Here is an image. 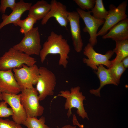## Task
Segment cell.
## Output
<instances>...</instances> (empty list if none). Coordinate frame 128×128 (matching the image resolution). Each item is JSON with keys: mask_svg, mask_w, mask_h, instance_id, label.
Masks as SVG:
<instances>
[{"mask_svg": "<svg viewBox=\"0 0 128 128\" xmlns=\"http://www.w3.org/2000/svg\"><path fill=\"white\" fill-rule=\"evenodd\" d=\"M93 48L89 43L85 47L83 53L88 58H83V63L94 71L97 70L98 66L100 65L105 66L108 69L110 68L111 65L110 59L114 53L113 50H109L103 55L96 52Z\"/></svg>", "mask_w": 128, "mask_h": 128, "instance_id": "ba28073f", "label": "cell"}, {"mask_svg": "<svg viewBox=\"0 0 128 128\" xmlns=\"http://www.w3.org/2000/svg\"><path fill=\"white\" fill-rule=\"evenodd\" d=\"M50 4L51 8L46 15L42 20L41 24L44 25L52 17L55 18L58 24L61 27L67 28L69 23L68 12L66 6L56 0H52Z\"/></svg>", "mask_w": 128, "mask_h": 128, "instance_id": "8fae6325", "label": "cell"}, {"mask_svg": "<svg viewBox=\"0 0 128 128\" xmlns=\"http://www.w3.org/2000/svg\"><path fill=\"white\" fill-rule=\"evenodd\" d=\"M73 124L74 125H77L79 128H84L83 125L81 124L78 122L76 116L74 114L73 115Z\"/></svg>", "mask_w": 128, "mask_h": 128, "instance_id": "83f0119b", "label": "cell"}, {"mask_svg": "<svg viewBox=\"0 0 128 128\" xmlns=\"http://www.w3.org/2000/svg\"><path fill=\"white\" fill-rule=\"evenodd\" d=\"M102 36L104 39L111 38L114 41L128 39V19L121 21L111 27Z\"/></svg>", "mask_w": 128, "mask_h": 128, "instance_id": "e0dca14e", "label": "cell"}, {"mask_svg": "<svg viewBox=\"0 0 128 128\" xmlns=\"http://www.w3.org/2000/svg\"><path fill=\"white\" fill-rule=\"evenodd\" d=\"M12 47L28 55H39L42 47L38 27H33L24 34L20 42Z\"/></svg>", "mask_w": 128, "mask_h": 128, "instance_id": "5b68a950", "label": "cell"}, {"mask_svg": "<svg viewBox=\"0 0 128 128\" xmlns=\"http://www.w3.org/2000/svg\"><path fill=\"white\" fill-rule=\"evenodd\" d=\"M37 61L35 58L12 47L0 57V70L6 71L19 69L23 64L31 66L35 64Z\"/></svg>", "mask_w": 128, "mask_h": 128, "instance_id": "3957f363", "label": "cell"}, {"mask_svg": "<svg viewBox=\"0 0 128 128\" xmlns=\"http://www.w3.org/2000/svg\"><path fill=\"white\" fill-rule=\"evenodd\" d=\"M13 114L12 109L8 107L7 104L3 101L0 102V118H7Z\"/></svg>", "mask_w": 128, "mask_h": 128, "instance_id": "d4e9b609", "label": "cell"}, {"mask_svg": "<svg viewBox=\"0 0 128 128\" xmlns=\"http://www.w3.org/2000/svg\"><path fill=\"white\" fill-rule=\"evenodd\" d=\"M13 73L12 70H0V90L2 93L17 94L21 92Z\"/></svg>", "mask_w": 128, "mask_h": 128, "instance_id": "5bb4252c", "label": "cell"}, {"mask_svg": "<svg viewBox=\"0 0 128 128\" xmlns=\"http://www.w3.org/2000/svg\"><path fill=\"white\" fill-rule=\"evenodd\" d=\"M32 5V3L25 2L23 0L16 3L15 8L10 14H2V21L0 23V30L8 24L13 23L15 26L17 22L20 19L22 14L26 11L28 10Z\"/></svg>", "mask_w": 128, "mask_h": 128, "instance_id": "9a60e30c", "label": "cell"}, {"mask_svg": "<svg viewBox=\"0 0 128 128\" xmlns=\"http://www.w3.org/2000/svg\"><path fill=\"white\" fill-rule=\"evenodd\" d=\"M15 78L22 90L32 89L36 85L39 75V68L35 64L28 66L23 64L19 69H12Z\"/></svg>", "mask_w": 128, "mask_h": 128, "instance_id": "52a82bcc", "label": "cell"}, {"mask_svg": "<svg viewBox=\"0 0 128 128\" xmlns=\"http://www.w3.org/2000/svg\"><path fill=\"white\" fill-rule=\"evenodd\" d=\"M2 92L0 90V100L2 101Z\"/></svg>", "mask_w": 128, "mask_h": 128, "instance_id": "4dcf8cb0", "label": "cell"}, {"mask_svg": "<svg viewBox=\"0 0 128 128\" xmlns=\"http://www.w3.org/2000/svg\"><path fill=\"white\" fill-rule=\"evenodd\" d=\"M0 128H23L21 124L9 119L0 118Z\"/></svg>", "mask_w": 128, "mask_h": 128, "instance_id": "4316f807", "label": "cell"}, {"mask_svg": "<svg viewBox=\"0 0 128 128\" xmlns=\"http://www.w3.org/2000/svg\"><path fill=\"white\" fill-rule=\"evenodd\" d=\"M127 2L125 0L121 3L117 7L110 4L107 17L103 26L97 33V36H103L114 25L122 20L127 18L126 10Z\"/></svg>", "mask_w": 128, "mask_h": 128, "instance_id": "9c48e42d", "label": "cell"}, {"mask_svg": "<svg viewBox=\"0 0 128 128\" xmlns=\"http://www.w3.org/2000/svg\"><path fill=\"white\" fill-rule=\"evenodd\" d=\"M20 99L27 117L40 116L43 114L44 108L39 103L38 93L36 88L21 90Z\"/></svg>", "mask_w": 128, "mask_h": 128, "instance_id": "277c9868", "label": "cell"}, {"mask_svg": "<svg viewBox=\"0 0 128 128\" xmlns=\"http://www.w3.org/2000/svg\"><path fill=\"white\" fill-rule=\"evenodd\" d=\"M16 3L15 0H1L0 1V12L5 14L6 9L10 8L12 10L15 7Z\"/></svg>", "mask_w": 128, "mask_h": 128, "instance_id": "484cf974", "label": "cell"}, {"mask_svg": "<svg viewBox=\"0 0 128 128\" xmlns=\"http://www.w3.org/2000/svg\"><path fill=\"white\" fill-rule=\"evenodd\" d=\"M108 69L113 78L119 84L121 77L126 69L122 62L112 65Z\"/></svg>", "mask_w": 128, "mask_h": 128, "instance_id": "603a6c76", "label": "cell"}, {"mask_svg": "<svg viewBox=\"0 0 128 128\" xmlns=\"http://www.w3.org/2000/svg\"><path fill=\"white\" fill-rule=\"evenodd\" d=\"M91 13L95 18L99 19L106 18L108 14V11L105 8L102 0H96L94 7L91 9Z\"/></svg>", "mask_w": 128, "mask_h": 128, "instance_id": "44dd1931", "label": "cell"}, {"mask_svg": "<svg viewBox=\"0 0 128 128\" xmlns=\"http://www.w3.org/2000/svg\"><path fill=\"white\" fill-rule=\"evenodd\" d=\"M95 71L99 79L100 85L97 89L90 90L89 92L91 94L96 96L100 97V91L105 85L112 84L117 86L119 85L112 76L109 69L105 68L103 65H99L98 66L97 70Z\"/></svg>", "mask_w": 128, "mask_h": 128, "instance_id": "2e32d148", "label": "cell"}, {"mask_svg": "<svg viewBox=\"0 0 128 128\" xmlns=\"http://www.w3.org/2000/svg\"><path fill=\"white\" fill-rule=\"evenodd\" d=\"M70 50V47L67 40L62 35L58 34L52 31L44 43L39 55L41 62L43 63L48 55L59 54V64L66 68Z\"/></svg>", "mask_w": 128, "mask_h": 128, "instance_id": "6da1fadb", "label": "cell"}, {"mask_svg": "<svg viewBox=\"0 0 128 128\" xmlns=\"http://www.w3.org/2000/svg\"><path fill=\"white\" fill-rule=\"evenodd\" d=\"M124 67L126 69L128 67V56L124 58L121 61Z\"/></svg>", "mask_w": 128, "mask_h": 128, "instance_id": "f1b7e54d", "label": "cell"}, {"mask_svg": "<svg viewBox=\"0 0 128 128\" xmlns=\"http://www.w3.org/2000/svg\"><path fill=\"white\" fill-rule=\"evenodd\" d=\"M37 20L31 15L23 20L20 19L16 23L15 26H18L20 28V32L25 34L31 30L34 27V24Z\"/></svg>", "mask_w": 128, "mask_h": 128, "instance_id": "7402d4cb", "label": "cell"}, {"mask_svg": "<svg viewBox=\"0 0 128 128\" xmlns=\"http://www.w3.org/2000/svg\"><path fill=\"white\" fill-rule=\"evenodd\" d=\"M45 118L43 116L39 119L37 117H27L22 124L27 128H50L45 124Z\"/></svg>", "mask_w": 128, "mask_h": 128, "instance_id": "ffe728a7", "label": "cell"}, {"mask_svg": "<svg viewBox=\"0 0 128 128\" xmlns=\"http://www.w3.org/2000/svg\"><path fill=\"white\" fill-rule=\"evenodd\" d=\"M51 8L50 3L44 0H39L30 7L28 15L32 16L37 21L42 20L47 14Z\"/></svg>", "mask_w": 128, "mask_h": 128, "instance_id": "ac0fdd59", "label": "cell"}, {"mask_svg": "<svg viewBox=\"0 0 128 128\" xmlns=\"http://www.w3.org/2000/svg\"><path fill=\"white\" fill-rule=\"evenodd\" d=\"M39 75L36 88L38 93L39 101L54 95L56 84L55 75L46 67L39 68Z\"/></svg>", "mask_w": 128, "mask_h": 128, "instance_id": "8992f818", "label": "cell"}, {"mask_svg": "<svg viewBox=\"0 0 128 128\" xmlns=\"http://www.w3.org/2000/svg\"><path fill=\"white\" fill-rule=\"evenodd\" d=\"M61 128H77L76 126H73L70 125H66Z\"/></svg>", "mask_w": 128, "mask_h": 128, "instance_id": "f546056e", "label": "cell"}, {"mask_svg": "<svg viewBox=\"0 0 128 128\" xmlns=\"http://www.w3.org/2000/svg\"><path fill=\"white\" fill-rule=\"evenodd\" d=\"M68 14L73 46L75 51L80 52L83 46L80 25V17L77 11H68Z\"/></svg>", "mask_w": 128, "mask_h": 128, "instance_id": "4fadbf2b", "label": "cell"}, {"mask_svg": "<svg viewBox=\"0 0 128 128\" xmlns=\"http://www.w3.org/2000/svg\"><path fill=\"white\" fill-rule=\"evenodd\" d=\"M115 41L116 46L113 51L116 56L111 61V65L121 62L124 58L128 56V39Z\"/></svg>", "mask_w": 128, "mask_h": 128, "instance_id": "d6986e66", "label": "cell"}, {"mask_svg": "<svg viewBox=\"0 0 128 128\" xmlns=\"http://www.w3.org/2000/svg\"><path fill=\"white\" fill-rule=\"evenodd\" d=\"M73 1L80 9L84 11L91 9L94 7L95 3V0H74Z\"/></svg>", "mask_w": 128, "mask_h": 128, "instance_id": "cb8c5ba5", "label": "cell"}, {"mask_svg": "<svg viewBox=\"0 0 128 128\" xmlns=\"http://www.w3.org/2000/svg\"><path fill=\"white\" fill-rule=\"evenodd\" d=\"M2 100L9 105L13 110L12 117L13 120L18 124H22L27 116L21 103L20 94L2 93Z\"/></svg>", "mask_w": 128, "mask_h": 128, "instance_id": "7c38bea8", "label": "cell"}, {"mask_svg": "<svg viewBox=\"0 0 128 128\" xmlns=\"http://www.w3.org/2000/svg\"><path fill=\"white\" fill-rule=\"evenodd\" d=\"M76 11L83 21L85 25L83 32H87L90 35L89 43L94 47L97 43V31L99 27L104 23L105 20L97 19L91 15V11H86L80 8Z\"/></svg>", "mask_w": 128, "mask_h": 128, "instance_id": "30bf717a", "label": "cell"}, {"mask_svg": "<svg viewBox=\"0 0 128 128\" xmlns=\"http://www.w3.org/2000/svg\"><path fill=\"white\" fill-rule=\"evenodd\" d=\"M80 87L77 86L72 87L70 91L62 90L56 97L60 96L66 99L64 107L65 109L68 110L67 115L68 117L72 114V109L75 108L77 109L76 113L79 117L82 119H88L83 103L86 97L80 91Z\"/></svg>", "mask_w": 128, "mask_h": 128, "instance_id": "7a4b0ae2", "label": "cell"}]
</instances>
